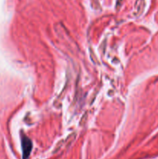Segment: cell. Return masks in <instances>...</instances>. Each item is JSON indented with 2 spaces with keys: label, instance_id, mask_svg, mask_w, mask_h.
Returning a JSON list of instances; mask_svg holds the SVG:
<instances>
[{
  "label": "cell",
  "instance_id": "6da1fadb",
  "mask_svg": "<svg viewBox=\"0 0 158 159\" xmlns=\"http://www.w3.org/2000/svg\"><path fill=\"white\" fill-rule=\"evenodd\" d=\"M21 144L23 149V159H27L32 150V142L26 135L23 134L21 136Z\"/></svg>",
  "mask_w": 158,
  "mask_h": 159
}]
</instances>
